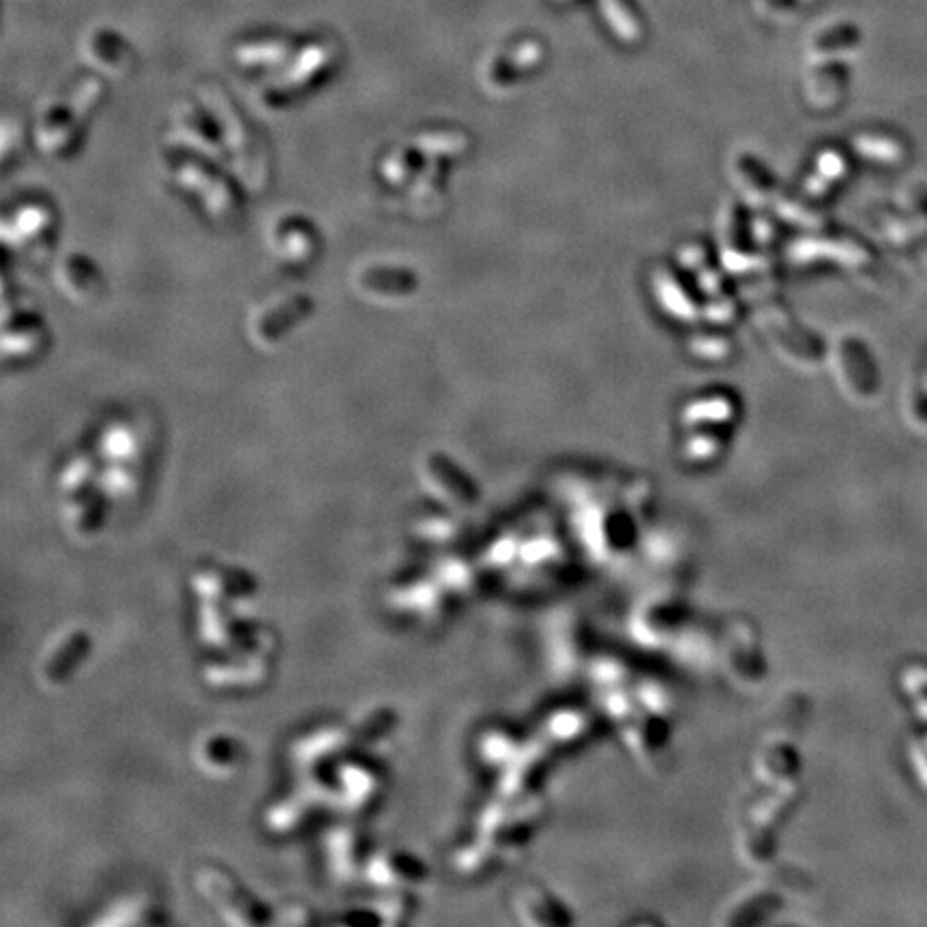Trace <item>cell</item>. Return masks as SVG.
I'll return each mask as SVG.
<instances>
[{"mask_svg": "<svg viewBox=\"0 0 927 927\" xmlns=\"http://www.w3.org/2000/svg\"><path fill=\"white\" fill-rule=\"evenodd\" d=\"M213 119L222 129L226 151L232 157L234 170L239 172L241 181L247 189L262 191L269 185L271 176V161L267 155L264 144L258 140L256 131L249 127V123L232 106V101L219 95L217 91H209L206 97Z\"/></svg>", "mask_w": 927, "mask_h": 927, "instance_id": "obj_1", "label": "cell"}, {"mask_svg": "<svg viewBox=\"0 0 927 927\" xmlns=\"http://www.w3.org/2000/svg\"><path fill=\"white\" fill-rule=\"evenodd\" d=\"M172 179L187 194H194L202 209L209 213L215 224L230 226L239 219L241 204L239 194L222 172L206 164L200 155L189 153L185 157H168Z\"/></svg>", "mask_w": 927, "mask_h": 927, "instance_id": "obj_2", "label": "cell"}, {"mask_svg": "<svg viewBox=\"0 0 927 927\" xmlns=\"http://www.w3.org/2000/svg\"><path fill=\"white\" fill-rule=\"evenodd\" d=\"M101 97L99 82L82 84L69 101L58 103L41 114L35 129L39 149L48 155H65L78 142L86 116Z\"/></svg>", "mask_w": 927, "mask_h": 927, "instance_id": "obj_3", "label": "cell"}, {"mask_svg": "<svg viewBox=\"0 0 927 927\" xmlns=\"http://www.w3.org/2000/svg\"><path fill=\"white\" fill-rule=\"evenodd\" d=\"M314 312V301L307 294H286L262 305L249 322V335L256 346L271 348Z\"/></svg>", "mask_w": 927, "mask_h": 927, "instance_id": "obj_4", "label": "cell"}, {"mask_svg": "<svg viewBox=\"0 0 927 927\" xmlns=\"http://www.w3.org/2000/svg\"><path fill=\"white\" fill-rule=\"evenodd\" d=\"M54 213L46 204H22L5 222V239L20 254L33 260L46 256L52 249Z\"/></svg>", "mask_w": 927, "mask_h": 927, "instance_id": "obj_5", "label": "cell"}, {"mask_svg": "<svg viewBox=\"0 0 927 927\" xmlns=\"http://www.w3.org/2000/svg\"><path fill=\"white\" fill-rule=\"evenodd\" d=\"M172 136L176 142L187 146L189 153L200 155L213 164H222L226 159V144L219 138L222 129L217 121H209L196 106H179L172 114Z\"/></svg>", "mask_w": 927, "mask_h": 927, "instance_id": "obj_6", "label": "cell"}, {"mask_svg": "<svg viewBox=\"0 0 927 927\" xmlns=\"http://www.w3.org/2000/svg\"><path fill=\"white\" fill-rule=\"evenodd\" d=\"M269 247L279 262L288 264L292 269H299L307 267L316 258L320 241L312 222H307L301 215H288L273 222L269 232Z\"/></svg>", "mask_w": 927, "mask_h": 927, "instance_id": "obj_7", "label": "cell"}, {"mask_svg": "<svg viewBox=\"0 0 927 927\" xmlns=\"http://www.w3.org/2000/svg\"><path fill=\"white\" fill-rule=\"evenodd\" d=\"M355 286L359 294L374 301H395L408 297L415 290V273L395 267V264H365L355 275Z\"/></svg>", "mask_w": 927, "mask_h": 927, "instance_id": "obj_8", "label": "cell"}, {"mask_svg": "<svg viewBox=\"0 0 927 927\" xmlns=\"http://www.w3.org/2000/svg\"><path fill=\"white\" fill-rule=\"evenodd\" d=\"M56 282L61 290L76 303H91L95 301L103 282L95 269V264L84 256H65L56 267Z\"/></svg>", "mask_w": 927, "mask_h": 927, "instance_id": "obj_9", "label": "cell"}, {"mask_svg": "<svg viewBox=\"0 0 927 927\" xmlns=\"http://www.w3.org/2000/svg\"><path fill=\"white\" fill-rule=\"evenodd\" d=\"M46 344V331L37 320H20L16 327H5V357L33 359Z\"/></svg>", "mask_w": 927, "mask_h": 927, "instance_id": "obj_10", "label": "cell"}, {"mask_svg": "<svg viewBox=\"0 0 927 927\" xmlns=\"http://www.w3.org/2000/svg\"><path fill=\"white\" fill-rule=\"evenodd\" d=\"M415 176V151L393 149L380 161V179L389 187H404Z\"/></svg>", "mask_w": 927, "mask_h": 927, "instance_id": "obj_11", "label": "cell"}]
</instances>
